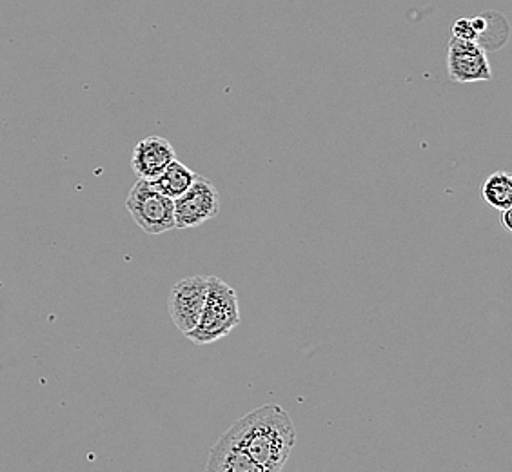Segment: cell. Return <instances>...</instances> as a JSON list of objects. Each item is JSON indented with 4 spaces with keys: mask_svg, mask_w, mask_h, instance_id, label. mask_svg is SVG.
I'll return each instance as SVG.
<instances>
[{
    "mask_svg": "<svg viewBox=\"0 0 512 472\" xmlns=\"http://www.w3.org/2000/svg\"><path fill=\"white\" fill-rule=\"evenodd\" d=\"M197 177V173L191 171L186 164L173 160L157 178L148 180V182L164 197L177 200L178 197H182L188 191L189 187L193 186Z\"/></svg>",
    "mask_w": 512,
    "mask_h": 472,
    "instance_id": "obj_9",
    "label": "cell"
},
{
    "mask_svg": "<svg viewBox=\"0 0 512 472\" xmlns=\"http://www.w3.org/2000/svg\"><path fill=\"white\" fill-rule=\"evenodd\" d=\"M447 73L456 84L487 82L493 77L487 53L474 40L451 39L447 50Z\"/></svg>",
    "mask_w": 512,
    "mask_h": 472,
    "instance_id": "obj_6",
    "label": "cell"
},
{
    "mask_svg": "<svg viewBox=\"0 0 512 472\" xmlns=\"http://www.w3.org/2000/svg\"><path fill=\"white\" fill-rule=\"evenodd\" d=\"M206 472H267L222 434L207 456Z\"/></svg>",
    "mask_w": 512,
    "mask_h": 472,
    "instance_id": "obj_8",
    "label": "cell"
},
{
    "mask_svg": "<svg viewBox=\"0 0 512 472\" xmlns=\"http://www.w3.org/2000/svg\"><path fill=\"white\" fill-rule=\"evenodd\" d=\"M240 325L237 291L218 276H207L206 304L197 327L186 335L193 344H215Z\"/></svg>",
    "mask_w": 512,
    "mask_h": 472,
    "instance_id": "obj_2",
    "label": "cell"
},
{
    "mask_svg": "<svg viewBox=\"0 0 512 472\" xmlns=\"http://www.w3.org/2000/svg\"><path fill=\"white\" fill-rule=\"evenodd\" d=\"M224 436L267 472H282L296 445L291 416L276 404L260 405L242 416Z\"/></svg>",
    "mask_w": 512,
    "mask_h": 472,
    "instance_id": "obj_1",
    "label": "cell"
},
{
    "mask_svg": "<svg viewBox=\"0 0 512 472\" xmlns=\"http://www.w3.org/2000/svg\"><path fill=\"white\" fill-rule=\"evenodd\" d=\"M129 215L144 233L164 235L175 229V204L158 193L148 180L138 178L126 200Z\"/></svg>",
    "mask_w": 512,
    "mask_h": 472,
    "instance_id": "obj_3",
    "label": "cell"
},
{
    "mask_svg": "<svg viewBox=\"0 0 512 472\" xmlns=\"http://www.w3.org/2000/svg\"><path fill=\"white\" fill-rule=\"evenodd\" d=\"M173 160H177V153L168 138L151 135L142 138L133 149L131 168L140 180H153L168 168Z\"/></svg>",
    "mask_w": 512,
    "mask_h": 472,
    "instance_id": "obj_7",
    "label": "cell"
},
{
    "mask_svg": "<svg viewBox=\"0 0 512 472\" xmlns=\"http://www.w3.org/2000/svg\"><path fill=\"white\" fill-rule=\"evenodd\" d=\"M175 204V229H191L202 226L217 217L220 211V195L215 184L198 175L188 191L173 200Z\"/></svg>",
    "mask_w": 512,
    "mask_h": 472,
    "instance_id": "obj_5",
    "label": "cell"
},
{
    "mask_svg": "<svg viewBox=\"0 0 512 472\" xmlns=\"http://www.w3.org/2000/svg\"><path fill=\"white\" fill-rule=\"evenodd\" d=\"M453 37L454 39L474 40L476 42V31H474L471 19L456 20L453 24Z\"/></svg>",
    "mask_w": 512,
    "mask_h": 472,
    "instance_id": "obj_11",
    "label": "cell"
},
{
    "mask_svg": "<svg viewBox=\"0 0 512 472\" xmlns=\"http://www.w3.org/2000/svg\"><path fill=\"white\" fill-rule=\"evenodd\" d=\"M503 217L502 222L503 226H505V229L511 233L512 231V224H511V218H512V209H507V211H502Z\"/></svg>",
    "mask_w": 512,
    "mask_h": 472,
    "instance_id": "obj_12",
    "label": "cell"
},
{
    "mask_svg": "<svg viewBox=\"0 0 512 472\" xmlns=\"http://www.w3.org/2000/svg\"><path fill=\"white\" fill-rule=\"evenodd\" d=\"M207 276H188L171 287L168 311L173 325L186 336L197 327L206 304Z\"/></svg>",
    "mask_w": 512,
    "mask_h": 472,
    "instance_id": "obj_4",
    "label": "cell"
},
{
    "mask_svg": "<svg viewBox=\"0 0 512 472\" xmlns=\"http://www.w3.org/2000/svg\"><path fill=\"white\" fill-rule=\"evenodd\" d=\"M485 204L496 209V211H507L512 209V175L507 171H496L483 182L480 187Z\"/></svg>",
    "mask_w": 512,
    "mask_h": 472,
    "instance_id": "obj_10",
    "label": "cell"
}]
</instances>
